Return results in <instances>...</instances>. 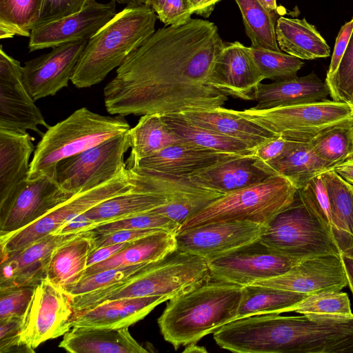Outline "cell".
<instances>
[{
  "instance_id": "cb8c5ba5",
  "label": "cell",
  "mask_w": 353,
  "mask_h": 353,
  "mask_svg": "<svg viewBox=\"0 0 353 353\" xmlns=\"http://www.w3.org/2000/svg\"><path fill=\"white\" fill-rule=\"evenodd\" d=\"M190 122L242 141L254 150L278 135L240 115L237 110L221 107L181 113Z\"/></svg>"
},
{
  "instance_id": "2e32d148",
  "label": "cell",
  "mask_w": 353,
  "mask_h": 353,
  "mask_svg": "<svg viewBox=\"0 0 353 353\" xmlns=\"http://www.w3.org/2000/svg\"><path fill=\"white\" fill-rule=\"evenodd\" d=\"M88 41L67 43L25 62L23 79L34 101L55 95L68 85Z\"/></svg>"
},
{
  "instance_id": "8fae6325",
  "label": "cell",
  "mask_w": 353,
  "mask_h": 353,
  "mask_svg": "<svg viewBox=\"0 0 353 353\" xmlns=\"http://www.w3.org/2000/svg\"><path fill=\"white\" fill-rule=\"evenodd\" d=\"M301 261L280 254L259 239L208 263L211 279L244 287L280 276Z\"/></svg>"
},
{
  "instance_id": "03108f58",
  "label": "cell",
  "mask_w": 353,
  "mask_h": 353,
  "mask_svg": "<svg viewBox=\"0 0 353 353\" xmlns=\"http://www.w3.org/2000/svg\"><path fill=\"white\" fill-rule=\"evenodd\" d=\"M352 141H353V126H352ZM351 157H353V151H352V154ZM351 157H350V158H351Z\"/></svg>"
},
{
  "instance_id": "603a6c76",
  "label": "cell",
  "mask_w": 353,
  "mask_h": 353,
  "mask_svg": "<svg viewBox=\"0 0 353 353\" xmlns=\"http://www.w3.org/2000/svg\"><path fill=\"white\" fill-rule=\"evenodd\" d=\"M170 299L169 296H150L105 301L77 315L72 327H129L145 318L156 306Z\"/></svg>"
},
{
  "instance_id": "7dc6e473",
  "label": "cell",
  "mask_w": 353,
  "mask_h": 353,
  "mask_svg": "<svg viewBox=\"0 0 353 353\" xmlns=\"http://www.w3.org/2000/svg\"><path fill=\"white\" fill-rule=\"evenodd\" d=\"M92 1L43 0L40 15L32 29L77 13Z\"/></svg>"
},
{
  "instance_id": "ab89813d",
  "label": "cell",
  "mask_w": 353,
  "mask_h": 353,
  "mask_svg": "<svg viewBox=\"0 0 353 353\" xmlns=\"http://www.w3.org/2000/svg\"><path fill=\"white\" fill-rule=\"evenodd\" d=\"M353 123L323 130L309 141L315 154L331 167L350 158L353 151Z\"/></svg>"
},
{
  "instance_id": "db71d44e",
  "label": "cell",
  "mask_w": 353,
  "mask_h": 353,
  "mask_svg": "<svg viewBox=\"0 0 353 353\" xmlns=\"http://www.w3.org/2000/svg\"><path fill=\"white\" fill-rule=\"evenodd\" d=\"M97 225L96 222L86 217L83 213L63 223L52 234L79 233L89 230Z\"/></svg>"
},
{
  "instance_id": "681fc988",
  "label": "cell",
  "mask_w": 353,
  "mask_h": 353,
  "mask_svg": "<svg viewBox=\"0 0 353 353\" xmlns=\"http://www.w3.org/2000/svg\"><path fill=\"white\" fill-rule=\"evenodd\" d=\"M301 143L279 135L258 147L253 154L258 166L270 165L288 154Z\"/></svg>"
},
{
  "instance_id": "30bf717a",
  "label": "cell",
  "mask_w": 353,
  "mask_h": 353,
  "mask_svg": "<svg viewBox=\"0 0 353 353\" xmlns=\"http://www.w3.org/2000/svg\"><path fill=\"white\" fill-rule=\"evenodd\" d=\"M135 186L128 169L118 177L85 191L77 193L29 225L0 237L1 253L22 249L51 234L65 222L114 196L128 192Z\"/></svg>"
},
{
  "instance_id": "83f0119b",
  "label": "cell",
  "mask_w": 353,
  "mask_h": 353,
  "mask_svg": "<svg viewBox=\"0 0 353 353\" xmlns=\"http://www.w3.org/2000/svg\"><path fill=\"white\" fill-rule=\"evenodd\" d=\"M253 154L240 156L207 168L189 178L223 194L254 185L270 174L256 164Z\"/></svg>"
},
{
  "instance_id": "f1b7e54d",
  "label": "cell",
  "mask_w": 353,
  "mask_h": 353,
  "mask_svg": "<svg viewBox=\"0 0 353 353\" xmlns=\"http://www.w3.org/2000/svg\"><path fill=\"white\" fill-rule=\"evenodd\" d=\"M176 250V233L159 230L131 241L108 259L87 267L83 278L108 269L158 261Z\"/></svg>"
},
{
  "instance_id": "ba28073f",
  "label": "cell",
  "mask_w": 353,
  "mask_h": 353,
  "mask_svg": "<svg viewBox=\"0 0 353 353\" xmlns=\"http://www.w3.org/2000/svg\"><path fill=\"white\" fill-rule=\"evenodd\" d=\"M237 112L278 136L299 142H309L332 127L353 123V109L349 103L328 99Z\"/></svg>"
},
{
  "instance_id": "f546056e",
  "label": "cell",
  "mask_w": 353,
  "mask_h": 353,
  "mask_svg": "<svg viewBox=\"0 0 353 353\" xmlns=\"http://www.w3.org/2000/svg\"><path fill=\"white\" fill-rule=\"evenodd\" d=\"M92 250V235L87 230L57 247L52 252L46 279L65 289L79 282Z\"/></svg>"
},
{
  "instance_id": "f35d334b",
  "label": "cell",
  "mask_w": 353,
  "mask_h": 353,
  "mask_svg": "<svg viewBox=\"0 0 353 353\" xmlns=\"http://www.w3.org/2000/svg\"><path fill=\"white\" fill-rule=\"evenodd\" d=\"M321 175L334 222L353 243V185L343 179L334 169Z\"/></svg>"
},
{
  "instance_id": "f5cc1de1",
  "label": "cell",
  "mask_w": 353,
  "mask_h": 353,
  "mask_svg": "<svg viewBox=\"0 0 353 353\" xmlns=\"http://www.w3.org/2000/svg\"><path fill=\"white\" fill-rule=\"evenodd\" d=\"M352 30L353 18L349 22L345 23L338 33L325 81L330 80L336 74L345 52Z\"/></svg>"
},
{
  "instance_id": "3957f363",
  "label": "cell",
  "mask_w": 353,
  "mask_h": 353,
  "mask_svg": "<svg viewBox=\"0 0 353 353\" xmlns=\"http://www.w3.org/2000/svg\"><path fill=\"white\" fill-rule=\"evenodd\" d=\"M157 16L145 5L126 6L88 41L71 82L78 88L101 83L155 32Z\"/></svg>"
},
{
  "instance_id": "f907efd6",
  "label": "cell",
  "mask_w": 353,
  "mask_h": 353,
  "mask_svg": "<svg viewBox=\"0 0 353 353\" xmlns=\"http://www.w3.org/2000/svg\"><path fill=\"white\" fill-rule=\"evenodd\" d=\"M192 14L189 0H165L157 16L165 26H176L188 23Z\"/></svg>"
},
{
  "instance_id": "ffe728a7",
  "label": "cell",
  "mask_w": 353,
  "mask_h": 353,
  "mask_svg": "<svg viewBox=\"0 0 353 353\" xmlns=\"http://www.w3.org/2000/svg\"><path fill=\"white\" fill-rule=\"evenodd\" d=\"M79 233L51 234L22 249L1 253L0 288L36 287L46 278L48 265L54 249Z\"/></svg>"
},
{
  "instance_id": "4dcf8cb0",
  "label": "cell",
  "mask_w": 353,
  "mask_h": 353,
  "mask_svg": "<svg viewBox=\"0 0 353 353\" xmlns=\"http://www.w3.org/2000/svg\"><path fill=\"white\" fill-rule=\"evenodd\" d=\"M279 48L286 54L301 60L325 58L330 48L316 28L302 19L280 17L276 21Z\"/></svg>"
},
{
  "instance_id": "836d02e7",
  "label": "cell",
  "mask_w": 353,
  "mask_h": 353,
  "mask_svg": "<svg viewBox=\"0 0 353 353\" xmlns=\"http://www.w3.org/2000/svg\"><path fill=\"white\" fill-rule=\"evenodd\" d=\"M168 128L185 143L219 152L252 155L254 150L245 142L188 121L181 113L161 115Z\"/></svg>"
},
{
  "instance_id": "680465c9",
  "label": "cell",
  "mask_w": 353,
  "mask_h": 353,
  "mask_svg": "<svg viewBox=\"0 0 353 353\" xmlns=\"http://www.w3.org/2000/svg\"><path fill=\"white\" fill-rule=\"evenodd\" d=\"M343 268L346 274L348 286L353 294V258L341 255Z\"/></svg>"
},
{
  "instance_id": "ee69618b",
  "label": "cell",
  "mask_w": 353,
  "mask_h": 353,
  "mask_svg": "<svg viewBox=\"0 0 353 353\" xmlns=\"http://www.w3.org/2000/svg\"><path fill=\"white\" fill-rule=\"evenodd\" d=\"M159 229L176 233L180 225L174 221L151 210L123 219L97 224L89 230L92 233H104L120 230Z\"/></svg>"
},
{
  "instance_id": "91938a15",
  "label": "cell",
  "mask_w": 353,
  "mask_h": 353,
  "mask_svg": "<svg viewBox=\"0 0 353 353\" xmlns=\"http://www.w3.org/2000/svg\"><path fill=\"white\" fill-rule=\"evenodd\" d=\"M165 0H145V6L151 8L157 14L161 10Z\"/></svg>"
},
{
  "instance_id": "b9f144b4",
  "label": "cell",
  "mask_w": 353,
  "mask_h": 353,
  "mask_svg": "<svg viewBox=\"0 0 353 353\" xmlns=\"http://www.w3.org/2000/svg\"><path fill=\"white\" fill-rule=\"evenodd\" d=\"M292 311L304 315L353 316L348 295L341 291H324L309 294L295 305Z\"/></svg>"
},
{
  "instance_id": "6da1fadb",
  "label": "cell",
  "mask_w": 353,
  "mask_h": 353,
  "mask_svg": "<svg viewBox=\"0 0 353 353\" xmlns=\"http://www.w3.org/2000/svg\"><path fill=\"white\" fill-rule=\"evenodd\" d=\"M224 44L216 26L207 20L158 29L104 88L106 110L125 117L223 106L228 96L212 85L211 75Z\"/></svg>"
},
{
  "instance_id": "484cf974",
  "label": "cell",
  "mask_w": 353,
  "mask_h": 353,
  "mask_svg": "<svg viewBox=\"0 0 353 353\" xmlns=\"http://www.w3.org/2000/svg\"><path fill=\"white\" fill-rule=\"evenodd\" d=\"M330 94L325 81L314 72L300 77L260 83L255 96L254 109H270L327 99Z\"/></svg>"
},
{
  "instance_id": "8992f818",
  "label": "cell",
  "mask_w": 353,
  "mask_h": 353,
  "mask_svg": "<svg viewBox=\"0 0 353 353\" xmlns=\"http://www.w3.org/2000/svg\"><path fill=\"white\" fill-rule=\"evenodd\" d=\"M297 190L287 178L271 174L259 183L215 199L185 221L179 231L223 221H247L267 226L293 202Z\"/></svg>"
},
{
  "instance_id": "5b68a950",
  "label": "cell",
  "mask_w": 353,
  "mask_h": 353,
  "mask_svg": "<svg viewBox=\"0 0 353 353\" xmlns=\"http://www.w3.org/2000/svg\"><path fill=\"white\" fill-rule=\"evenodd\" d=\"M124 117L104 116L81 108L50 126L35 148L28 179L55 175L60 161L125 134L131 128Z\"/></svg>"
},
{
  "instance_id": "7c38bea8",
  "label": "cell",
  "mask_w": 353,
  "mask_h": 353,
  "mask_svg": "<svg viewBox=\"0 0 353 353\" xmlns=\"http://www.w3.org/2000/svg\"><path fill=\"white\" fill-rule=\"evenodd\" d=\"M72 296L46 278L35 288L25 316L21 338L33 352L48 340L63 336L72 327Z\"/></svg>"
},
{
  "instance_id": "d590c367",
  "label": "cell",
  "mask_w": 353,
  "mask_h": 353,
  "mask_svg": "<svg viewBox=\"0 0 353 353\" xmlns=\"http://www.w3.org/2000/svg\"><path fill=\"white\" fill-rule=\"evenodd\" d=\"M307 296L268 286H244L236 319L260 314L292 312V308Z\"/></svg>"
},
{
  "instance_id": "7bdbcfd3",
  "label": "cell",
  "mask_w": 353,
  "mask_h": 353,
  "mask_svg": "<svg viewBox=\"0 0 353 353\" xmlns=\"http://www.w3.org/2000/svg\"><path fill=\"white\" fill-rule=\"evenodd\" d=\"M152 263H143L101 271L83 278L77 284L64 290L72 297L108 288L125 282Z\"/></svg>"
},
{
  "instance_id": "7402d4cb",
  "label": "cell",
  "mask_w": 353,
  "mask_h": 353,
  "mask_svg": "<svg viewBox=\"0 0 353 353\" xmlns=\"http://www.w3.org/2000/svg\"><path fill=\"white\" fill-rule=\"evenodd\" d=\"M244 156L198 147L174 144L141 159L129 170L190 177L228 160Z\"/></svg>"
},
{
  "instance_id": "5bb4252c",
  "label": "cell",
  "mask_w": 353,
  "mask_h": 353,
  "mask_svg": "<svg viewBox=\"0 0 353 353\" xmlns=\"http://www.w3.org/2000/svg\"><path fill=\"white\" fill-rule=\"evenodd\" d=\"M265 225L247 221L215 222L176 233L177 250L208 263L261 238Z\"/></svg>"
},
{
  "instance_id": "bcb514c9",
  "label": "cell",
  "mask_w": 353,
  "mask_h": 353,
  "mask_svg": "<svg viewBox=\"0 0 353 353\" xmlns=\"http://www.w3.org/2000/svg\"><path fill=\"white\" fill-rule=\"evenodd\" d=\"M35 286L0 288V321L26 316Z\"/></svg>"
},
{
  "instance_id": "6125c7cd",
  "label": "cell",
  "mask_w": 353,
  "mask_h": 353,
  "mask_svg": "<svg viewBox=\"0 0 353 353\" xmlns=\"http://www.w3.org/2000/svg\"><path fill=\"white\" fill-rule=\"evenodd\" d=\"M117 3L126 6H138L145 4V0H114Z\"/></svg>"
},
{
  "instance_id": "816d5d0a",
  "label": "cell",
  "mask_w": 353,
  "mask_h": 353,
  "mask_svg": "<svg viewBox=\"0 0 353 353\" xmlns=\"http://www.w3.org/2000/svg\"><path fill=\"white\" fill-rule=\"evenodd\" d=\"M159 230H120L104 233H92L90 232L92 235V250H94L109 245L131 242Z\"/></svg>"
},
{
  "instance_id": "4fadbf2b",
  "label": "cell",
  "mask_w": 353,
  "mask_h": 353,
  "mask_svg": "<svg viewBox=\"0 0 353 353\" xmlns=\"http://www.w3.org/2000/svg\"><path fill=\"white\" fill-rule=\"evenodd\" d=\"M74 195L63 190L53 174L26 179L0 203V237L35 222Z\"/></svg>"
},
{
  "instance_id": "9f6ffc18",
  "label": "cell",
  "mask_w": 353,
  "mask_h": 353,
  "mask_svg": "<svg viewBox=\"0 0 353 353\" xmlns=\"http://www.w3.org/2000/svg\"><path fill=\"white\" fill-rule=\"evenodd\" d=\"M194 14L209 17L212 13L215 6L221 0H189Z\"/></svg>"
},
{
  "instance_id": "8d00e7d4",
  "label": "cell",
  "mask_w": 353,
  "mask_h": 353,
  "mask_svg": "<svg viewBox=\"0 0 353 353\" xmlns=\"http://www.w3.org/2000/svg\"><path fill=\"white\" fill-rule=\"evenodd\" d=\"M241 12L252 47L281 52L276 37V17L258 0H234Z\"/></svg>"
},
{
  "instance_id": "d6986e66",
  "label": "cell",
  "mask_w": 353,
  "mask_h": 353,
  "mask_svg": "<svg viewBox=\"0 0 353 353\" xmlns=\"http://www.w3.org/2000/svg\"><path fill=\"white\" fill-rule=\"evenodd\" d=\"M129 170V169H128ZM134 183L149 192L167 196L170 212L185 220L223 194L195 183L189 177L129 170Z\"/></svg>"
},
{
  "instance_id": "60d3db41",
  "label": "cell",
  "mask_w": 353,
  "mask_h": 353,
  "mask_svg": "<svg viewBox=\"0 0 353 353\" xmlns=\"http://www.w3.org/2000/svg\"><path fill=\"white\" fill-rule=\"evenodd\" d=\"M249 50L264 79L278 81L295 78L304 65L301 59L282 51L252 46Z\"/></svg>"
},
{
  "instance_id": "1f68e13d",
  "label": "cell",
  "mask_w": 353,
  "mask_h": 353,
  "mask_svg": "<svg viewBox=\"0 0 353 353\" xmlns=\"http://www.w3.org/2000/svg\"><path fill=\"white\" fill-rule=\"evenodd\" d=\"M128 134L130 153L125 162L128 169L141 159L166 147L185 143L168 128L159 114L141 116L137 125L129 130Z\"/></svg>"
},
{
  "instance_id": "f6af8a7d",
  "label": "cell",
  "mask_w": 353,
  "mask_h": 353,
  "mask_svg": "<svg viewBox=\"0 0 353 353\" xmlns=\"http://www.w3.org/2000/svg\"><path fill=\"white\" fill-rule=\"evenodd\" d=\"M325 81L333 101L347 103L353 96V30L336 74Z\"/></svg>"
},
{
  "instance_id": "277c9868",
  "label": "cell",
  "mask_w": 353,
  "mask_h": 353,
  "mask_svg": "<svg viewBox=\"0 0 353 353\" xmlns=\"http://www.w3.org/2000/svg\"><path fill=\"white\" fill-rule=\"evenodd\" d=\"M211 279L208 262L196 255L176 250L148 265L125 282L72 297L74 317L108 300L127 297L176 296Z\"/></svg>"
},
{
  "instance_id": "ac0fdd59",
  "label": "cell",
  "mask_w": 353,
  "mask_h": 353,
  "mask_svg": "<svg viewBox=\"0 0 353 353\" xmlns=\"http://www.w3.org/2000/svg\"><path fill=\"white\" fill-rule=\"evenodd\" d=\"M252 285L309 295L324 291H341L348 283L341 256L322 254L304 259L287 272Z\"/></svg>"
},
{
  "instance_id": "d6a6232c",
  "label": "cell",
  "mask_w": 353,
  "mask_h": 353,
  "mask_svg": "<svg viewBox=\"0 0 353 353\" xmlns=\"http://www.w3.org/2000/svg\"><path fill=\"white\" fill-rule=\"evenodd\" d=\"M169 201L164 194L149 192L135 185L131 191L105 200L83 214L99 224L148 212Z\"/></svg>"
},
{
  "instance_id": "52a82bcc",
  "label": "cell",
  "mask_w": 353,
  "mask_h": 353,
  "mask_svg": "<svg viewBox=\"0 0 353 353\" xmlns=\"http://www.w3.org/2000/svg\"><path fill=\"white\" fill-rule=\"evenodd\" d=\"M260 240L280 254L300 260L322 254L341 256L328 230L298 192L293 202L267 225Z\"/></svg>"
},
{
  "instance_id": "9a60e30c",
  "label": "cell",
  "mask_w": 353,
  "mask_h": 353,
  "mask_svg": "<svg viewBox=\"0 0 353 353\" xmlns=\"http://www.w3.org/2000/svg\"><path fill=\"white\" fill-rule=\"evenodd\" d=\"M20 62L0 48V128L27 132L41 136V125L48 128L39 108L23 79Z\"/></svg>"
},
{
  "instance_id": "74e56055",
  "label": "cell",
  "mask_w": 353,
  "mask_h": 353,
  "mask_svg": "<svg viewBox=\"0 0 353 353\" xmlns=\"http://www.w3.org/2000/svg\"><path fill=\"white\" fill-rule=\"evenodd\" d=\"M43 0H0V39L30 37Z\"/></svg>"
},
{
  "instance_id": "4316f807",
  "label": "cell",
  "mask_w": 353,
  "mask_h": 353,
  "mask_svg": "<svg viewBox=\"0 0 353 353\" xmlns=\"http://www.w3.org/2000/svg\"><path fill=\"white\" fill-rule=\"evenodd\" d=\"M34 140L28 132L0 128V203L28 179Z\"/></svg>"
},
{
  "instance_id": "6f0895ef",
  "label": "cell",
  "mask_w": 353,
  "mask_h": 353,
  "mask_svg": "<svg viewBox=\"0 0 353 353\" xmlns=\"http://www.w3.org/2000/svg\"><path fill=\"white\" fill-rule=\"evenodd\" d=\"M333 169L346 181L353 185V157L336 165Z\"/></svg>"
},
{
  "instance_id": "94428289",
  "label": "cell",
  "mask_w": 353,
  "mask_h": 353,
  "mask_svg": "<svg viewBox=\"0 0 353 353\" xmlns=\"http://www.w3.org/2000/svg\"><path fill=\"white\" fill-rule=\"evenodd\" d=\"M268 12H274L277 10L276 0H258Z\"/></svg>"
},
{
  "instance_id": "be15d7a7",
  "label": "cell",
  "mask_w": 353,
  "mask_h": 353,
  "mask_svg": "<svg viewBox=\"0 0 353 353\" xmlns=\"http://www.w3.org/2000/svg\"><path fill=\"white\" fill-rule=\"evenodd\" d=\"M207 350L203 347L196 345V343L188 345V347L183 350V352H206Z\"/></svg>"
},
{
  "instance_id": "44dd1931",
  "label": "cell",
  "mask_w": 353,
  "mask_h": 353,
  "mask_svg": "<svg viewBox=\"0 0 353 353\" xmlns=\"http://www.w3.org/2000/svg\"><path fill=\"white\" fill-rule=\"evenodd\" d=\"M211 79L212 85L227 96L254 100L264 78L249 47L234 41L224 44L215 60Z\"/></svg>"
},
{
  "instance_id": "e0dca14e",
  "label": "cell",
  "mask_w": 353,
  "mask_h": 353,
  "mask_svg": "<svg viewBox=\"0 0 353 353\" xmlns=\"http://www.w3.org/2000/svg\"><path fill=\"white\" fill-rule=\"evenodd\" d=\"M116 14L114 0L105 3L94 0L77 13L32 29L29 37V52L88 41Z\"/></svg>"
},
{
  "instance_id": "7a4b0ae2",
  "label": "cell",
  "mask_w": 353,
  "mask_h": 353,
  "mask_svg": "<svg viewBox=\"0 0 353 353\" xmlns=\"http://www.w3.org/2000/svg\"><path fill=\"white\" fill-rule=\"evenodd\" d=\"M243 287L210 279L170 299L158 319L164 339L175 350L199 341L236 319Z\"/></svg>"
},
{
  "instance_id": "9c48e42d",
  "label": "cell",
  "mask_w": 353,
  "mask_h": 353,
  "mask_svg": "<svg viewBox=\"0 0 353 353\" xmlns=\"http://www.w3.org/2000/svg\"><path fill=\"white\" fill-rule=\"evenodd\" d=\"M130 148L128 132L60 161L55 179L74 194L98 186L127 171L124 155Z\"/></svg>"
},
{
  "instance_id": "e7e4bbea",
  "label": "cell",
  "mask_w": 353,
  "mask_h": 353,
  "mask_svg": "<svg viewBox=\"0 0 353 353\" xmlns=\"http://www.w3.org/2000/svg\"><path fill=\"white\" fill-rule=\"evenodd\" d=\"M347 103H349L350 104V105L352 106V108L353 109V96L352 97V98Z\"/></svg>"
},
{
  "instance_id": "11a10c76",
  "label": "cell",
  "mask_w": 353,
  "mask_h": 353,
  "mask_svg": "<svg viewBox=\"0 0 353 353\" xmlns=\"http://www.w3.org/2000/svg\"><path fill=\"white\" fill-rule=\"evenodd\" d=\"M130 243L109 245L92 250L88 258L87 267L108 259L125 248Z\"/></svg>"
},
{
  "instance_id": "c3c4849f",
  "label": "cell",
  "mask_w": 353,
  "mask_h": 353,
  "mask_svg": "<svg viewBox=\"0 0 353 353\" xmlns=\"http://www.w3.org/2000/svg\"><path fill=\"white\" fill-rule=\"evenodd\" d=\"M25 316L0 321V352H33L23 342L21 333Z\"/></svg>"
},
{
  "instance_id": "e575fe53",
  "label": "cell",
  "mask_w": 353,
  "mask_h": 353,
  "mask_svg": "<svg viewBox=\"0 0 353 353\" xmlns=\"http://www.w3.org/2000/svg\"><path fill=\"white\" fill-rule=\"evenodd\" d=\"M259 167L270 175L287 178L297 190L315 176L334 168L315 154L309 142H302L281 159Z\"/></svg>"
},
{
  "instance_id": "d4e9b609",
  "label": "cell",
  "mask_w": 353,
  "mask_h": 353,
  "mask_svg": "<svg viewBox=\"0 0 353 353\" xmlns=\"http://www.w3.org/2000/svg\"><path fill=\"white\" fill-rule=\"evenodd\" d=\"M59 346L72 353H147L128 327L74 326Z\"/></svg>"
}]
</instances>
